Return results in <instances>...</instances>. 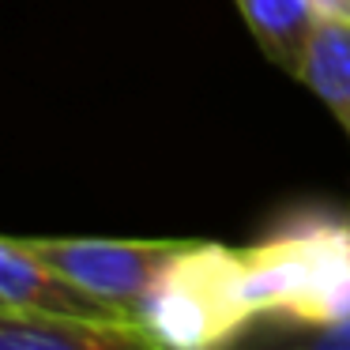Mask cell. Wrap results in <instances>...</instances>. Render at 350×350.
Here are the masks:
<instances>
[{
    "instance_id": "obj_9",
    "label": "cell",
    "mask_w": 350,
    "mask_h": 350,
    "mask_svg": "<svg viewBox=\"0 0 350 350\" xmlns=\"http://www.w3.org/2000/svg\"><path fill=\"white\" fill-rule=\"evenodd\" d=\"M324 16H350V0H317Z\"/></svg>"
},
{
    "instance_id": "obj_6",
    "label": "cell",
    "mask_w": 350,
    "mask_h": 350,
    "mask_svg": "<svg viewBox=\"0 0 350 350\" xmlns=\"http://www.w3.org/2000/svg\"><path fill=\"white\" fill-rule=\"evenodd\" d=\"M234 8L241 12L245 27L252 31L267 61L290 79L301 76L309 38L320 23L317 0H234Z\"/></svg>"
},
{
    "instance_id": "obj_4",
    "label": "cell",
    "mask_w": 350,
    "mask_h": 350,
    "mask_svg": "<svg viewBox=\"0 0 350 350\" xmlns=\"http://www.w3.org/2000/svg\"><path fill=\"white\" fill-rule=\"evenodd\" d=\"M4 350H147L159 347L136 312L0 309Z\"/></svg>"
},
{
    "instance_id": "obj_5",
    "label": "cell",
    "mask_w": 350,
    "mask_h": 350,
    "mask_svg": "<svg viewBox=\"0 0 350 350\" xmlns=\"http://www.w3.org/2000/svg\"><path fill=\"white\" fill-rule=\"evenodd\" d=\"M0 309H49V312H121L87 294L79 282L27 249L23 237L0 241ZM139 317V312H136Z\"/></svg>"
},
{
    "instance_id": "obj_3",
    "label": "cell",
    "mask_w": 350,
    "mask_h": 350,
    "mask_svg": "<svg viewBox=\"0 0 350 350\" xmlns=\"http://www.w3.org/2000/svg\"><path fill=\"white\" fill-rule=\"evenodd\" d=\"M46 264L64 271L72 282L94 294L98 301L121 312H139L159 282V275L189 249L192 241L181 237H151V241H129V237H23Z\"/></svg>"
},
{
    "instance_id": "obj_7",
    "label": "cell",
    "mask_w": 350,
    "mask_h": 350,
    "mask_svg": "<svg viewBox=\"0 0 350 350\" xmlns=\"http://www.w3.org/2000/svg\"><path fill=\"white\" fill-rule=\"evenodd\" d=\"M297 83L309 87L350 136V16L320 12Z\"/></svg>"
},
{
    "instance_id": "obj_1",
    "label": "cell",
    "mask_w": 350,
    "mask_h": 350,
    "mask_svg": "<svg viewBox=\"0 0 350 350\" xmlns=\"http://www.w3.org/2000/svg\"><path fill=\"white\" fill-rule=\"evenodd\" d=\"M237 256L245 301L275 327H324L350 317V215L324 204L290 207Z\"/></svg>"
},
{
    "instance_id": "obj_8",
    "label": "cell",
    "mask_w": 350,
    "mask_h": 350,
    "mask_svg": "<svg viewBox=\"0 0 350 350\" xmlns=\"http://www.w3.org/2000/svg\"><path fill=\"white\" fill-rule=\"evenodd\" d=\"M275 339L290 347H317V350H350V317L324 327H279Z\"/></svg>"
},
{
    "instance_id": "obj_2",
    "label": "cell",
    "mask_w": 350,
    "mask_h": 350,
    "mask_svg": "<svg viewBox=\"0 0 350 350\" xmlns=\"http://www.w3.org/2000/svg\"><path fill=\"white\" fill-rule=\"evenodd\" d=\"M139 317L159 339V347L177 350L241 342L260 320L245 301L237 249L215 241H192L159 275Z\"/></svg>"
}]
</instances>
